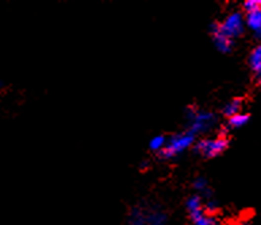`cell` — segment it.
I'll use <instances>...</instances> for the list:
<instances>
[{
    "label": "cell",
    "mask_w": 261,
    "mask_h": 225,
    "mask_svg": "<svg viewBox=\"0 0 261 225\" xmlns=\"http://www.w3.org/2000/svg\"><path fill=\"white\" fill-rule=\"evenodd\" d=\"M229 147L227 136L220 135L215 139H202L195 146V153L200 154L204 158H214L226 151Z\"/></svg>",
    "instance_id": "cell-3"
},
{
    "label": "cell",
    "mask_w": 261,
    "mask_h": 225,
    "mask_svg": "<svg viewBox=\"0 0 261 225\" xmlns=\"http://www.w3.org/2000/svg\"><path fill=\"white\" fill-rule=\"evenodd\" d=\"M165 143H167V138L162 135H157L154 138H151V140L149 142V149L154 153H160L165 147Z\"/></svg>",
    "instance_id": "cell-13"
},
{
    "label": "cell",
    "mask_w": 261,
    "mask_h": 225,
    "mask_svg": "<svg viewBox=\"0 0 261 225\" xmlns=\"http://www.w3.org/2000/svg\"><path fill=\"white\" fill-rule=\"evenodd\" d=\"M188 122L191 124L189 131L196 133L209 131L215 123V116L211 112H204V111H196L195 108L189 107L186 112Z\"/></svg>",
    "instance_id": "cell-4"
},
{
    "label": "cell",
    "mask_w": 261,
    "mask_h": 225,
    "mask_svg": "<svg viewBox=\"0 0 261 225\" xmlns=\"http://www.w3.org/2000/svg\"><path fill=\"white\" fill-rule=\"evenodd\" d=\"M0 89H1V82H0Z\"/></svg>",
    "instance_id": "cell-18"
},
{
    "label": "cell",
    "mask_w": 261,
    "mask_h": 225,
    "mask_svg": "<svg viewBox=\"0 0 261 225\" xmlns=\"http://www.w3.org/2000/svg\"><path fill=\"white\" fill-rule=\"evenodd\" d=\"M195 140V133L192 131H184V132L176 133L169 139H167L165 147L158 153L160 158L162 159H172L178 157L179 154H182L187 149L192 146Z\"/></svg>",
    "instance_id": "cell-2"
},
{
    "label": "cell",
    "mask_w": 261,
    "mask_h": 225,
    "mask_svg": "<svg viewBox=\"0 0 261 225\" xmlns=\"http://www.w3.org/2000/svg\"><path fill=\"white\" fill-rule=\"evenodd\" d=\"M168 216L156 205H137L130 212V225H167Z\"/></svg>",
    "instance_id": "cell-1"
},
{
    "label": "cell",
    "mask_w": 261,
    "mask_h": 225,
    "mask_svg": "<svg viewBox=\"0 0 261 225\" xmlns=\"http://www.w3.org/2000/svg\"><path fill=\"white\" fill-rule=\"evenodd\" d=\"M186 208H187L188 213L189 216L198 213L200 210H203V201H202V197L199 195H191L188 197L187 202H186Z\"/></svg>",
    "instance_id": "cell-9"
},
{
    "label": "cell",
    "mask_w": 261,
    "mask_h": 225,
    "mask_svg": "<svg viewBox=\"0 0 261 225\" xmlns=\"http://www.w3.org/2000/svg\"><path fill=\"white\" fill-rule=\"evenodd\" d=\"M255 34H256V36H257V38H261V29H260V30L255 31Z\"/></svg>",
    "instance_id": "cell-16"
},
{
    "label": "cell",
    "mask_w": 261,
    "mask_h": 225,
    "mask_svg": "<svg viewBox=\"0 0 261 225\" xmlns=\"http://www.w3.org/2000/svg\"><path fill=\"white\" fill-rule=\"evenodd\" d=\"M244 19H245V23L248 25V27L253 31H257L261 29V10L248 12Z\"/></svg>",
    "instance_id": "cell-8"
},
{
    "label": "cell",
    "mask_w": 261,
    "mask_h": 225,
    "mask_svg": "<svg viewBox=\"0 0 261 225\" xmlns=\"http://www.w3.org/2000/svg\"><path fill=\"white\" fill-rule=\"evenodd\" d=\"M238 225H249V224H246V223H242V224H238Z\"/></svg>",
    "instance_id": "cell-17"
},
{
    "label": "cell",
    "mask_w": 261,
    "mask_h": 225,
    "mask_svg": "<svg viewBox=\"0 0 261 225\" xmlns=\"http://www.w3.org/2000/svg\"><path fill=\"white\" fill-rule=\"evenodd\" d=\"M256 82L257 85H261V72L256 73Z\"/></svg>",
    "instance_id": "cell-15"
},
{
    "label": "cell",
    "mask_w": 261,
    "mask_h": 225,
    "mask_svg": "<svg viewBox=\"0 0 261 225\" xmlns=\"http://www.w3.org/2000/svg\"><path fill=\"white\" fill-rule=\"evenodd\" d=\"M241 108H242V98H234L224 105V115L227 118H231L237 113H241Z\"/></svg>",
    "instance_id": "cell-11"
},
{
    "label": "cell",
    "mask_w": 261,
    "mask_h": 225,
    "mask_svg": "<svg viewBox=\"0 0 261 225\" xmlns=\"http://www.w3.org/2000/svg\"><path fill=\"white\" fill-rule=\"evenodd\" d=\"M210 31L214 36V43L218 50L222 51V53H229L233 49V39L221 34L220 30H218V23H213L210 26Z\"/></svg>",
    "instance_id": "cell-6"
},
{
    "label": "cell",
    "mask_w": 261,
    "mask_h": 225,
    "mask_svg": "<svg viewBox=\"0 0 261 225\" xmlns=\"http://www.w3.org/2000/svg\"><path fill=\"white\" fill-rule=\"evenodd\" d=\"M249 122V115L246 113H237L234 116L229 118V127L231 128H240L244 124H246Z\"/></svg>",
    "instance_id": "cell-12"
},
{
    "label": "cell",
    "mask_w": 261,
    "mask_h": 225,
    "mask_svg": "<svg viewBox=\"0 0 261 225\" xmlns=\"http://www.w3.org/2000/svg\"><path fill=\"white\" fill-rule=\"evenodd\" d=\"M207 188V182L204 178H196L193 181V189L198 190V192H204Z\"/></svg>",
    "instance_id": "cell-14"
},
{
    "label": "cell",
    "mask_w": 261,
    "mask_h": 225,
    "mask_svg": "<svg viewBox=\"0 0 261 225\" xmlns=\"http://www.w3.org/2000/svg\"><path fill=\"white\" fill-rule=\"evenodd\" d=\"M249 66L255 73L261 72V43L253 49L249 56Z\"/></svg>",
    "instance_id": "cell-10"
},
{
    "label": "cell",
    "mask_w": 261,
    "mask_h": 225,
    "mask_svg": "<svg viewBox=\"0 0 261 225\" xmlns=\"http://www.w3.org/2000/svg\"><path fill=\"white\" fill-rule=\"evenodd\" d=\"M189 217H191L193 225H221L220 220L215 216L207 215L204 210H200V212L189 216Z\"/></svg>",
    "instance_id": "cell-7"
},
{
    "label": "cell",
    "mask_w": 261,
    "mask_h": 225,
    "mask_svg": "<svg viewBox=\"0 0 261 225\" xmlns=\"http://www.w3.org/2000/svg\"><path fill=\"white\" fill-rule=\"evenodd\" d=\"M244 26H245V19H244L242 14L231 12L230 15L226 16V19L222 23H218V30L221 34L233 39L244 32Z\"/></svg>",
    "instance_id": "cell-5"
}]
</instances>
